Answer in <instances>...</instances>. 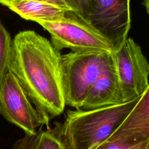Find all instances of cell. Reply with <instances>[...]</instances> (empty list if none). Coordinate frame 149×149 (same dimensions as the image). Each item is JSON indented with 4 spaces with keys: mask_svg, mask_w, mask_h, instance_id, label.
Listing matches in <instances>:
<instances>
[{
    "mask_svg": "<svg viewBox=\"0 0 149 149\" xmlns=\"http://www.w3.org/2000/svg\"><path fill=\"white\" fill-rule=\"evenodd\" d=\"M9 70L49 128L50 120L61 115L66 105L59 51L34 31H20L12 40Z\"/></svg>",
    "mask_w": 149,
    "mask_h": 149,
    "instance_id": "obj_1",
    "label": "cell"
},
{
    "mask_svg": "<svg viewBox=\"0 0 149 149\" xmlns=\"http://www.w3.org/2000/svg\"><path fill=\"white\" fill-rule=\"evenodd\" d=\"M139 98L93 110H67L64 122L55 123L63 149H95L119 127Z\"/></svg>",
    "mask_w": 149,
    "mask_h": 149,
    "instance_id": "obj_2",
    "label": "cell"
},
{
    "mask_svg": "<svg viewBox=\"0 0 149 149\" xmlns=\"http://www.w3.org/2000/svg\"><path fill=\"white\" fill-rule=\"evenodd\" d=\"M113 60L112 52L72 51L61 55L65 105L79 109L89 89Z\"/></svg>",
    "mask_w": 149,
    "mask_h": 149,
    "instance_id": "obj_3",
    "label": "cell"
},
{
    "mask_svg": "<svg viewBox=\"0 0 149 149\" xmlns=\"http://www.w3.org/2000/svg\"><path fill=\"white\" fill-rule=\"evenodd\" d=\"M38 23L49 32L51 44L58 51L70 48L74 52H113L111 42L73 10H67L58 21Z\"/></svg>",
    "mask_w": 149,
    "mask_h": 149,
    "instance_id": "obj_4",
    "label": "cell"
},
{
    "mask_svg": "<svg viewBox=\"0 0 149 149\" xmlns=\"http://www.w3.org/2000/svg\"><path fill=\"white\" fill-rule=\"evenodd\" d=\"M123 102L140 97L149 84V63L132 38L112 52Z\"/></svg>",
    "mask_w": 149,
    "mask_h": 149,
    "instance_id": "obj_5",
    "label": "cell"
},
{
    "mask_svg": "<svg viewBox=\"0 0 149 149\" xmlns=\"http://www.w3.org/2000/svg\"><path fill=\"white\" fill-rule=\"evenodd\" d=\"M87 22L111 44L113 51L128 37L130 0H91Z\"/></svg>",
    "mask_w": 149,
    "mask_h": 149,
    "instance_id": "obj_6",
    "label": "cell"
},
{
    "mask_svg": "<svg viewBox=\"0 0 149 149\" xmlns=\"http://www.w3.org/2000/svg\"><path fill=\"white\" fill-rule=\"evenodd\" d=\"M0 114L25 134H36L42 119L16 76L10 70L0 86Z\"/></svg>",
    "mask_w": 149,
    "mask_h": 149,
    "instance_id": "obj_7",
    "label": "cell"
},
{
    "mask_svg": "<svg viewBox=\"0 0 149 149\" xmlns=\"http://www.w3.org/2000/svg\"><path fill=\"white\" fill-rule=\"evenodd\" d=\"M123 103L125 102L113 60L108 68L89 89L79 109L93 110Z\"/></svg>",
    "mask_w": 149,
    "mask_h": 149,
    "instance_id": "obj_8",
    "label": "cell"
},
{
    "mask_svg": "<svg viewBox=\"0 0 149 149\" xmlns=\"http://www.w3.org/2000/svg\"><path fill=\"white\" fill-rule=\"evenodd\" d=\"M149 140V84L124 122L107 141Z\"/></svg>",
    "mask_w": 149,
    "mask_h": 149,
    "instance_id": "obj_9",
    "label": "cell"
},
{
    "mask_svg": "<svg viewBox=\"0 0 149 149\" xmlns=\"http://www.w3.org/2000/svg\"><path fill=\"white\" fill-rule=\"evenodd\" d=\"M26 20L36 22H55L67 10L55 5L37 1H13L6 5Z\"/></svg>",
    "mask_w": 149,
    "mask_h": 149,
    "instance_id": "obj_10",
    "label": "cell"
},
{
    "mask_svg": "<svg viewBox=\"0 0 149 149\" xmlns=\"http://www.w3.org/2000/svg\"><path fill=\"white\" fill-rule=\"evenodd\" d=\"M12 44L9 33L0 22V86L9 71Z\"/></svg>",
    "mask_w": 149,
    "mask_h": 149,
    "instance_id": "obj_11",
    "label": "cell"
},
{
    "mask_svg": "<svg viewBox=\"0 0 149 149\" xmlns=\"http://www.w3.org/2000/svg\"><path fill=\"white\" fill-rule=\"evenodd\" d=\"M34 149H63L55 126L38 131Z\"/></svg>",
    "mask_w": 149,
    "mask_h": 149,
    "instance_id": "obj_12",
    "label": "cell"
},
{
    "mask_svg": "<svg viewBox=\"0 0 149 149\" xmlns=\"http://www.w3.org/2000/svg\"><path fill=\"white\" fill-rule=\"evenodd\" d=\"M149 140L140 141H105L95 149H146Z\"/></svg>",
    "mask_w": 149,
    "mask_h": 149,
    "instance_id": "obj_13",
    "label": "cell"
},
{
    "mask_svg": "<svg viewBox=\"0 0 149 149\" xmlns=\"http://www.w3.org/2000/svg\"><path fill=\"white\" fill-rule=\"evenodd\" d=\"M70 10H73L87 21L91 0H62Z\"/></svg>",
    "mask_w": 149,
    "mask_h": 149,
    "instance_id": "obj_14",
    "label": "cell"
},
{
    "mask_svg": "<svg viewBox=\"0 0 149 149\" xmlns=\"http://www.w3.org/2000/svg\"><path fill=\"white\" fill-rule=\"evenodd\" d=\"M37 136V133L34 135L25 134L23 137L13 144L12 149H34Z\"/></svg>",
    "mask_w": 149,
    "mask_h": 149,
    "instance_id": "obj_15",
    "label": "cell"
},
{
    "mask_svg": "<svg viewBox=\"0 0 149 149\" xmlns=\"http://www.w3.org/2000/svg\"><path fill=\"white\" fill-rule=\"evenodd\" d=\"M16 0H0V3L6 6L9 3ZM24 1H41L47 3H49L56 6H59L66 10H70L68 6L65 4V3L62 0H24Z\"/></svg>",
    "mask_w": 149,
    "mask_h": 149,
    "instance_id": "obj_16",
    "label": "cell"
},
{
    "mask_svg": "<svg viewBox=\"0 0 149 149\" xmlns=\"http://www.w3.org/2000/svg\"><path fill=\"white\" fill-rule=\"evenodd\" d=\"M143 5L146 8L147 13L149 15V0H144Z\"/></svg>",
    "mask_w": 149,
    "mask_h": 149,
    "instance_id": "obj_17",
    "label": "cell"
},
{
    "mask_svg": "<svg viewBox=\"0 0 149 149\" xmlns=\"http://www.w3.org/2000/svg\"><path fill=\"white\" fill-rule=\"evenodd\" d=\"M146 149H149V141H148V145H147V147Z\"/></svg>",
    "mask_w": 149,
    "mask_h": 149,
    "instance_id": "obj_18",
    "label": "cell"
}]
</instances>
